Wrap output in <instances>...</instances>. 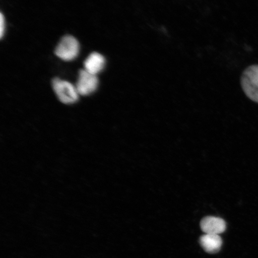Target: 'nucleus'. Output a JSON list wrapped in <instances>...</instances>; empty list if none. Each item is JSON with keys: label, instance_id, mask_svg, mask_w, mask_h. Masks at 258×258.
I'll use <instances>...</instances> for the list:
<instances>
[{"label": "nucleus", "instance_id": "2", "mask_svg": "<svg viewBox=\"0 0 258 258\" xmlns=\"http://www.w3.org/2000/svg\"><path fill=\"white\" fill-rule=\"evenodd\" d=\"M52 87L59 101L64 104H73L79 100V94L76 87L67 81L54 79Z\"/></svg>", "mask_w": 258, "mask_h": 258}, {"label": "nucleus", "instance_id": "7", "mask_svg": "<svg viewBox=\"0 0 258 258\" xmlns=\"http://www.w3.org/2000/svg\"><path fill=\"white\" fill-rule=\"evenodd\" d=\"M105 59L102 54L93 52L90 54L84 63L85 70L88 73L96 75L104 69Z\"/></svg>", "mask_w": 258, "mask_h": 258}, {"label": "nucleus", "instance_id": "8", "mask_svg": "<svg viewBox=\"0 0 258 258\" xmlns=\"http://www.w3.org/2000/svg\"><path fill=\"white\" fill-rule=\"evenodd\" d=\"M0 16H1V17H0V37L3 38L5 29V21L4 16H3V14H1Z\"/></svg>", "mask_w": 258, "mask_h": 258}, {"label": "nucleus", "instance_id": "4", "mask_svg": "<svg viewBox=\"0 0 258 258\" xmlns=\"http://www.w3.org/2000/svg\"><path fill=\"white\" fill-rule=\"evenodd\" d=\"M98 83V79L96 75L86 72L85 70H81L76 87L80 95L88 96L95 91Z\"/></svg>", "mask_w": 258, "mask_h": 258}, {"label": "nucleus", "instance_id": "5", "mask_svg": "<svg viewBox=\"0 0 258 258\" xmlns=\"http://www.w3.org/2000/svg\"><path fill=\"white\" fill-rule=\"evenodd\" d=\"M201 227L206 234L219 235L225 231L226 223L223 219L211 216L202 219Z\"/></svg>", "mask_w": 258, "mask_h": 258}, {"label": "nucleus", "instance_id": "6", "mask_svg": "<svg viewBox=\"0 0 258 258\" xmlns=\"http://www.w3.org/2000/svg\"><path fill=\"white\" fill-rule=\"evenodd\" d=\"M199 241L203 249L212 254L218 252L222 244L221 237L217 234H205L200 238Z\"/></svg>", "mask_w": 258, "mask_h": 258}, {"label": "nucleus", "instance_id": "1", "mask_svg": "<svg viewBox=\"0 0 258 258\" xmlns=\"http://www.w3.org/2000/svg\"><path fill=\"white\" fill-rule=\"evenodd\" d=\"M241 85L248 98L258 104V64L251 66L244 71Z\"/></svg>", "mask_w": 258, "mask_h": 258}, {"label": "nucleus", "instance_id": "3", "mask_svg": "<svg viewBox=\"0 0 258 258\" xmlns=\"http://www.w3.org/2000/svg\"><path fill=\"white\" fill-rule=\"evenodd\" d=\"M80 44L75 37L67 35L61 39L54 53L60 59L66 61L76 59L79 53Z\"/></svg>", "mask_w": 258, "mask_h": 258}]
</instances>
